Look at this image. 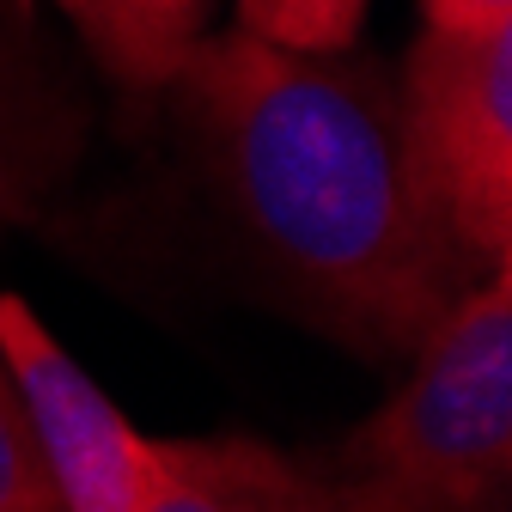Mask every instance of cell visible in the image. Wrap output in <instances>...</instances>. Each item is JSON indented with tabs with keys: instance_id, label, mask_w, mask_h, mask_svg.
Segmentation results:
<instances>
[{
	"instance_id": "1",
	"label": "cell",
	"mask_w": 512,
	"mask_h": 512,
	"mask_svg": "<svg viewBox=\"0 0 512 512\" xmlns=\"http://www.w3.org/2000/svg\"><path fill=\"white\" fill-rule=\"evenodd\" d=\"M171 86L269 269L372 354H415L488 269L433 208L397 74L256 31L196 37Z\"/></svg>"
},
{
	"instance_id": "2",
	"label": "cell",
	"mask_w": 512,
	"mask_h": 512,
	"mask_svg": "<svg viewBox=\"0 0 512 512\" xmlns=\"http://www.w3.org/2000/svg\"><path fill=\"white\" fill-rule=\"evenodd\" d=\"M330 512H506L512 494V269H488L415 372L317 470Z\"/></svg>"
},
{
	"instance_id": "3",
	"label": "cell",
	"mask_w": 512,
	"mask_h": 512,
	"mask_svg": "<svg viewBox=\"0 0 512 512\" xmlns=\"http://www.w3.org/2000/svg\"><path fill=\"white\" fill-rule=\"evenodd\" d=\"M397 98L445 226L482 269H512V25L482 37L421 31Z\"/></svg>"
},
{
	"instance_id": "4",
	"label": "cell",
	"mask_w": 512,
	"mask_h": 512,
	"mask_svg": "<svg viewBox=\"0 0 512 512\" xmlns=\"http://www.w3.org/2000/svg\"><path fill=\"white\" fill-rule=\"evenodd\" d=\"M0 360L37 439L61 512H147L159 488V445L128 421L98 378L55 342L19 293H0Z\"/></svg>"
},
{
	"instance_id": "5",
	"label": "cell",
	"mask_w": 512,
	"mask_h": 512,
	"mask_svg": "<svg viewBox=\"0 0 512 512\" xmlns=\"http://www.w3.org/2000/svg\"><path fill=\"white\" fill-rule=\"evenodd\" d=\"M159 488L147 512H330L317 470L263 439H153Z\"/></svg>"
},
{
	"instance_id": "6",
	"label": "cell",
	"mask_w": 512,
	"mask_h": 512,
	"mask_svg": "<svg viewBox=\"0 0 512 512\" xmlns=\"http://www.w3.org/2000/svg\"><path fill=\"white\" fill-rule=\"evenodd\" d=\"M74 122L43 86V74L0 37V232L25 226L43 189L68 165Z\"/></svg>"
},
{
	"instance_id": "7",
	"label": "cell",
	"mask_w": 512,
	"mask_h": 512,
	"mask_svg": "<svg viewBox=\"0 0 512 512\" xmlns=\"http://www.w3.org/2000/svg\"><path fill=\"white\" fill-rule=\"evenodd\" d=\"M202 7L208 0H122V25H128V86L153 92L171 86L183 68L189 43L202 37Z\"/></svg>"
},
{
	"instance_id": "8",
	"label": "cell",
	"mask_w": 512,
	"mask_h": 512,
	"mask_svg": "<svg viewBox=\"0 0 512 512\" xmlns=\"http://www.w3.org/2000/svg\"><path fill=\"white\" fill-rule=\"evenodd\" d=\"M366 0H238V25L281 49L336 55L354 43Z\"/></svg>"
},
{
	"instance_id": "9",
	"label": "cell",
	"mask_w": 512,
	"mask_h": 512,
	"mask_svg": "<svg viewBox=\"0 0 512 512\" xmlns=\"http://www.w3.org/2000/svg\"><path fill=\"white\" fill-rule=\"evenodd\" d=\"M0 512H61L7 360H0Z\"/></svg>"
},
{
	"instance_id": "10",
	"label": "cell",
	"mask_w": 512,
	"mask_h": 512,
	"mask_svg": "<svg viewBox=\"0 0 512 512\" xmlns=\"http://www.w3.org/2000/svg\"><path fill=\"white\" fill-rule=\"evenodd\" d=\"M55 7L80 25V37L92 43V55L110 68V80L128 86V25H122V0H55Z\"/></svg>"
},
{
	"instance_id": "11",
	"label": "cell",
	"mask_w": 512,
	"mask_h": 512,
	"mask_svg": "<svg viewBox=\"0 0 512 512\" xmlns=\"http://www.w3.org/2000/svg\"><path fill=\"white\" fill-rule=\"evenodd\" d=\"M421 13H427V31L482 37V31H506L512 25V0H421Z\"/></svg>"
}]
</instances>
